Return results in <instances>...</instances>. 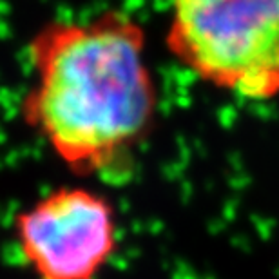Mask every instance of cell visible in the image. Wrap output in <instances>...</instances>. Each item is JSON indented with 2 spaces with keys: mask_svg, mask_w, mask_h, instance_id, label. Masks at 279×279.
<instances>
[{
  "mask_svg": "<svg viewBox=\"0 0 279 279\" xmlns=\"http://www.w3.org/2000/svg\"><path fill=\"white\" fill-rule=\"evenodd\" d=\"M18 116L78 178L129 174L156 116L141 25L124 11L49 20L27 42Z\"/></svg>",
  "mask_w": 279,
  "mask_h": 279,
  "instance_id": "cell-1",
  "label": "cell"
},
{
  "mask_svg": "<svg viewBox=\"0 0 279 279\" xmlns=\"http://www.w3.org/2000/svg\"><path fill=\"white\" fill-rule=\"evenodd\" d=\"M167 47L216 89L279 96V0H169Z\"/></svg>",
  "mask_w": 279,
  "mask_h": 279,
  "instance_id": "cell-2",
  "label": "cell"
},
{
  "mask_svg": "<svg viewBox=\"0 0 279 279\" xmlns=\"http://www.w3.org/2000/svg\"><path fill=\"white\" fill-rule=\"evenodd\" d=\"M11 234L35 279H98L118 249V219L104 194L60 185L16 210Z\"/></svg>",
  "mask_w": 279,
  "mask_h": 279,
  "instance_id": "cell-3",
  "label": "cell"
}]
</instances>
